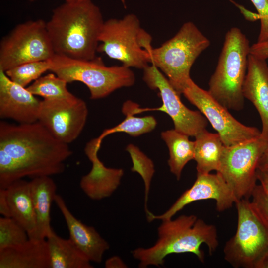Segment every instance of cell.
Returning <instances> with one entry per match:
<instances>
[{"instance_id":"cell-34","label":"cell","mask_w":268,"mask_h":268,"mask_svg":"<svg viewBox=\"0 0 268 268\" xmlns=\"http://www.w3.org/2000/svg\"><path fill=\"white\" fill-rule=\"evenodd\" d=\"M257 169L262 171L268 170V142L264 151L259 159Z\"/></svg>"},{"instance_id":"cell-23","label":"cell","mask_w":268,"mask_h":268,"mask_svg":"<svg viewBox=\"0 0 268 268\" xmlns=\"http://www.w3.org/2000/svg\"><path fill=\"white\" fill-rule=\"evenodd\" d=\"M194 159L198 174L217 172L220 166L224 145L218 133L209 132L206 129L195 136Z\"/></svg>"},{"instance_id":"cell-25","label":"cell","mask_w":268,"mask_h":268,"mask_svg":"<svg viewBox=\"0 0 268 268\" xmlns=\"http://www.w3.org/2000/svg\"><path fill=\"white\" fill-rule=\"evenodd\" d=\"M122 112L126 116L124 121L117 126L105 130L98 138L102 140L110 134L117 132H124L133 136H137L153 130L157 121L152 116L139 117L134 116L141 112L139 105L130 100L125 102L122 107Z\"/></svg>"},{"instance_id":"cell-2","label":"cell","mask_w":268,"mask_h":268,"mask_svg":"<svg viewBox=\"0 0 268 268\" xmlns=\"http://www.w3.org/2000/svg\"><path fill=\"white\" fill-rule=\"evenodd\" d=\"M104 23L91 0L66 2L53 10L47 30L56 54L69 58L94 59Z\"/></svg>"},{"instance_id":"cell-12","label":"cell","mask_w":268,"mask_h":268,"mask_svg":"<svg viewBox=\"0 0 268 268\" xmlns=\"http://www.w3.org/2000/svg\"><path fill=\"white\" fill-rule=\"evenodd\" d=\"M87 116L86 103L74 96L67 99L41 100L38 121L55 138L68 144L80 134Z\"/></svg>"},{"instance_id":"cell-19","label":"cell","mask_w":268,"mask_h":268,"mask_svg":"<svg viewBox=\"0 0 268 268\" xmlns=\"http://www.w3.org/2000/svg\"><path fill=\"white\" fill-rule=\"evenodd\" d=\"M0 268H50L46 239H30L0 251Z\"/></svg>"},{"instance_id":"cell-7","label":"cell","mask_w":268,"mask_h":268,"mask_svg":"<svg viewBox=\"0 0 268 268\" xmlns=\"http://www.w3.org/2000/svg\"><path fill=\"white\" fill-rule=\"evenodd\" d=\"M151 40L150 34L141 27L137 16L129 14L122 19L104 21L97 52L104 53L130 68L144 69L149 65L147 50L152 47Z\"/></svg>"},{"instance_id":"cell-27","label":"cell","mask_w":268,"mask_h":268,"mask_svg":"<svg viewBox=\"0 0 268 268\" xmlns=\"http://www.w3.org/2000/svg\"><path fill=\"white\" fill-rule=\"evenodd\" d=\"M51 67L50 60L28 62L18 65L5 71L6 75L14 83L26 86L34 81L41 75L50 70Z\"/></svg>"},{"instance_id":"cell-30","label":"cell","mask_w":268,"mask_h":268,"mask_svg":"<svg viewBox=\"0 0 268 268\" xmlns=\"http://www.w3.org/2000/svg\"><path fill=\"white\" fill-rule=\"evenodd\" d=\"M258 12L260 20V31L257 42L268 39V0H250Z\"/></svg>"},{"instance_id":"cell-1","label":"cell","mask_w":268,"mask_h":268,"mask_svg":"<svg viewBox=\"0 0 268 268\" xmlns=\"http://www.w3.org/2000/svg\"><path fill=\"white\" fill-rule=\"evenodd\" d=\"M68 144L55 138L38 121L11 124L0 122V189L25 177L63 173L72 154Z\"/></svg>"},{"instance_id":"cell-26","label":"cell","mask_w":268,"mask_h":268,"mask_svg":"<svg viewBox=\"0 0 268 268\" xmlns=\"http://www.w3.org/2000/svg\"><path fill=\"white\" fill-rule=\"evenodd\" d=\"M67 83L65 80L52 73L40 77L26 88L32 94L41 96L43 99H67L75 95L68 91Z\"/></svg>"},{"instance_id":"cell-3","label":"cell","mask_w":268,"mask_h":268,"mask_svg":"<svg viewBox=\"0 0 268 268\" xmlns=\"http://www.w3.org/2000/svg\"><path fill=\"white\" fill-rule=\"evenodd\" d=\"M162 221L158 228V239L154 245L148 248H138L131 252L134 258L139 261V268L162 266L165 258L172 254L191 253L203 263L205 256L201 249V245H206L210 254L218 247L216 227L195 215H182L173 220Z\"/></svg>"},{"instance_id":"cell-20","label":"cell","mask_w":268,"mask_h":268,"mask_svg":"<svg viewBox=\"0 0 268 268\" xmlns=\"http://www.w3.org/2000/svg\"><path fill=\"white\" fill-rule=\"evenodd\" d=\"M29 182L36 221V230L33 239H46L52 229L50 212L57 186L50 176L34 178Z\"/></svg>"},{"instance_id":"cell-33","label":"cell","mask_w":268,"mask_h":268,"mask_svg":"<svg viewBox=\"0 0 268 268\" xmlns=\"http://www.w3.org/2000/svg\"><path fill=\"white\" fill-rule=\"evenodd\" d=\"M126 265L118 257L114 256L109 258L105 263V267L107 268H125Z\"/></svg>"},{"instance_id":"cell-6","label":"cell","mask_w":268,"mask_h":268,"mask_svg":"<svg viewBox=\"0 0 268 268\" xmlns=\"http://www.w3.org/2000/svg\"><path fill=\"white\" fill-rule=\"evenodd\" d=\"M50 61L51 71L67 83H84L91 99L103 98L118 89L132 86L135 81L130 67L123 65L106 66L100 57L77 60L55 54Z\"/></svg>"},{"instance_id":"cell-36","label":"cell","mask_w":268,"mask_h":268,"mask_svg":"<svg viewBox=\"0 0 268 268\" xmlns=\"http://www.w3.org/2000/svg\"><path fill=\"white\" fill-rule=\"evenodd\" d=\"M255 268H268V252L258 262Z\"/></svg>"},{"instance_id":"cell-29","label":"cell","mask_w":268,"mask_h":268,"mask_svg":"<svg viewBox=\"0 0 268 268\" xmlns=\"http://www.w3.org/2000/svg\"><path fill=\"white\" fill-rule=\"evenodd\" d=\"M251 198L254 208L268 228V187L256 184Z\"/></svg>"},{"instance_id":"cell-9","label":"cell","mask_w":268,"mask_h":268,"mask_svg":"<svg viewBox=\"0 0 268 268\" xmlns=\"http://www.w3.org/2000/svg\"><path fill=\"white\" fill-rule=\"evenodd\" d=\"M55 54L42 19L19 24L0 43V70L3 71L24 63L49 60Z\"/></svg>"},{"instance_id":"cell-28","label":"cell","mask_w":268,"mask_h":268,"mask_svg":"<svg viewBox=\"0 0 268 268\" xmlns=\"http://www.w3.org/2000/svg\"><path fill=\"white\" fill-rule=\"evenodd\" d=\"M29 239L26 230L15 219L0 218V251L22 245Z\"/></svg>"},{"instance_id":"cell-5","label":"cell","mask_w":268,"mask_h":268,"mask_svg":"<svg viewBox=\"0 0 268 268\" xmlns=\"http://www.w3.org/2000/svg\"><path fill=\"white\" fill-rule=\"evenodd\" d=\"M210 44V40L194 23L186 22L172 38L157 48L147 50L149 64L166 75L180 95L191 79L192 66Z\"/></svg>"},{"instance_id":"cell-18","label":"cell","mask_w":268,"mask_h":268,"mask_svg":"<svg viewBox=\"0 0 268 268\" xmlns=\"http://www.w3.org/2000/svg\"><path fill=\"white\" fill-rule=\"evenodd\" d=\"M54 202L64 217L69 239L90 262L100 263L110 246L94 227L86 225L76 218L68 208L63 197L56 194Z\"/></svg>"},{"instance_id":"cell-32","label":"cell","mask_w":268,"mask_h":268,"mask_svg":"<svg viewBox=\"0 0 268 268\" xmlns=\"http://www.w3.org/2000/svg\"><path fill=\"white\" fill-rule=\"evenodd\" d=\"M0 214L3 217H11L5 189H0Z\"/></svg>"},{"instance_id":"cell-16","label":"cell","mask_w":268,"mask_h":268,"mask_svg":"<svg viewBox=\"0 0 268 268\" xmlns=\"http://www.w3.org/2000/svg\"><path fill=\"white\" fill-rule=\"evenodd\" d=\"M101 142L97 137L86 144L84 152L92 166L91 171L82 176L80 181L82 191L93 200H101L111 195L123 175L122 169L107 168L99 159L97 153Z\"/></svg>"},{"instance_id":"cell-22","label":"cell","mask_w":268,"mask_h":268,"mask_svg":"<svg viewBox=\"0 0 268 268\" xmlns=\"http://www.w3.org/2000/svg\"><path fill=\"white\" fill-rule=\"evenodd\" d=\"M50 268H92L91 262L68 238L64 239L53 230L47 236Z\"/></svg>"},{"instance_id":"cell-24","label":"cell","mask_w":268,"mask_h":268,"mask_svg":"<svg viewBox=\"0 0 268 268\" xmlns=\"http://www.w3.org/2000/svg\"><path fill=\"white\" fill-rule=\"evenodd\" d=\"M161 136L168 148L170 170L179 180L185 166L194 159L195 142L189 140V136L175 129L162 132Z\"/></svg>"},{"instance_id":"cell-8","label":"cell","mask_w":268,"mask_h":268,"mask_svg":"<svg viewBox=\"0 0 268 268\" xmlns=\"http://www.w3.org/2000/svg\"><path fill=\"white\" fill-rule=\"evenodd\" d=\"M235 204L237 229L225 243L224 259L235 268H255L268 252V228L249 199L238 200Z\"/></svg>"},{"instance_id":"cell-31","label":"cell","mask_w":268,"mask_h":268,"mask_svg":"<svg viewBox=\"0 0 268 268\" xmlns=\"http://www.w3.org/2000/svg\"><path fill=\"white\" fill-rule=\"evenodd\" d=\"M250 54L266 60L268 59V39L252 45L250 46Z\"/></svg>"},{"instance_id":"cell-4","label":"cell","mask_w":268,"mask_h":268,"mask_svg":"<svg viewBox=\"0 0 268 268\" xmlns=\"http://www.w3.org/2000/svg\"><path fill=\"white\" fill-rule=\"evenodd\" d=\"M250 46L246 36L237 27L225 34L218 63L208 83L209 94L228 109L244 107L242 87L246 77Z\"/></svg>"},{"instance_id":"cell-17","label":"cell","mask_w":268,"mask_h":268,"mask_svg":"<svg viewBox=\"0 0 268 268\" xmlns=\"http://www.w3.org/2000/svg\"><path fill=\"white\" fill-rule=\"evenodd\" d=\"M242 91L244 98L257 110L262 123L261 137L268 141V66L266 60L249 54Z\"/></svg>"},{"instance_id":"cell-21","label":"cell","mask_w":268,"mask_h":268,"mask_svg":"<svg viewBox=\"0 0 268 268\" xmlns=\"http://www.w3.org/2000/svg\"><path fill=\"white\" fill-rule=\"evenodd\" d=\"M5 190L11 217L25 228L30 239H33L36 221L30 182L20 179Z\"/></svg>"},{"instance_id":"cell-11","label":"cell","mask_w":268,"mask_h":268,"mask_svg":"<svg viewBox=\"0 0 268 268\" xmlns=\"http://www.w3.org/2000/svg\"><path fill=\"white\" fill-rule=\"evenodd\" d=\"M182 94L203 114L220 135L225 146H230L261 136L259 129L240 123L230 113L229 109L192 79L188 81Z\"/></svg>"},{"instance_id":"cell-15","label":"cell","mask_w":268,"mask_h":268,"mask_svg":"<svg viewBox=\"0 0 268 268\" xmlns=\"http://www.w3.org/2000/svg\"><path fill=\"white\" fill-rule=\"evenodd\" d=\"M41 100L0 70V117L19 124L37 122Z\"/></svg>"},{"instance_id":"cell-13","label":"cell","mask_w":268,"mask_h":268,"mask_svg":"<svg viewBox=\"0 0 268 268\" xmlns=\"http://www.w3.org/2000/svg\"><path fill=\"white\" fill-rule=\"evenodd\" d=\"M143 79L150 88L159 91L162 101L159 108L149 109L167 114L173 122L174 129L189 136H195L206 129L208 120L205 116L200 111H193L184 105L180 95L156 66L150 64L143 69Z\"/></svg>"},{"instance_id":"cell-10","label":"cell","mask_w":268,"mask_h":268,"mask_svg":"<svg viewBox=\"0 0 268 268\" xmlns=\"http://www.w3.org/2000/svg\"><path fill=\"white\" fill-rule=\"evenodd\" d=\"M268 142L260 136L230 146H224L217 172L223 177L237 201L251 198L258 180V163Z\"/></svg>"},{"instance_id":"cell-14","label":"cell","mask_w":268,"mask_h":268,"mask_svg":"<svg viewBox=\"0 0 268 268\" xmlns=\"http://www.w3.org/2000/svg\"><path fill=\"white\" fill-rule=\"evenodd\" d=\"M214 200L216 210L219 212L231 208L237 201L234 193L221 175L216 174H197L193 185L186 190L164 213L155 215L150 212L147 215L149 222L154 220L171 219L189 204L198 201Z\"/></svg>"},{"instance_id":"cell-37","label":"cell","mask_w":268,"mask_h":268,"mask_svg":"<svg viewBox=\"0 0 268 268\" xmlns=\"http://www.w3.org/2000/svg\"><path fill=\"white\" fill-rule=\"evenodd\" d=\"M36 0H29V1H31V2L35 1H36ZM76 0H65V1L66 2H70V1H76ZM121 1H122V3L124 5V6L126 7V3H125V0H121Z\"/></svg>"},{"instance_id":"cell-35","label":"cell","mask_w":268,"mask_h":268,"mask_svg":"<svg viewBox=\"0 0 268 268\" xmlns=\"http://www.w3.org/2000/svg\"><path fill=\"white\" fill-rule=\"evenodd\" d=\"M257 177L260 184L268 187V170L262 171L257 169Z\"/></svg>"}]
</instances>
